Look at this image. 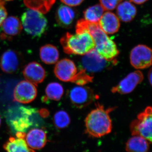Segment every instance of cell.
Segmentation results:
<instances>
[{"label":"cell","mask_w":152,"mask_h":152,"mask_svg":"<svg viewBox=\"0 0 152 152\" xmlns=\"http://www.w3.org/2000/svg\"><path fill=\"white\" fill-rule=\"evenodd\" d=\"M84 31L88 32L91 36L95 44L94 49L101 57L107 61L116 62L119 51L115 42L101 29L99 24L80 19L76 24V32Z\"/></svg>","instance_id":"6da1fadb"},{"label":"cell","mask_w":152,"mask_h":152,"mask_svg":"<svg viewBox=\"0 0 152 152\" xmlns=\"http://www.w3.org/2000/svg\"><path fill=\"white\" fill-rule=\"evenodd\" d=\"M113 108L105 109L99 103L85 120L86 132L94 137L99 138L108 134L112 129V122L110 113Z\"/></svg>","instance_id":"7a4b0ae2"},{"label":"cell","mask_w":152,"mask_h":152,"mask_svg":"<svg viewBox=\"0 0 152 152\" xmlns=\"http://www.w3.org/2000/svg\"><path fill=\"white\" fill-rule=\"evenodd\" d=\"M60 43L64 52L68 55L83 56L95 48L93 38L86 31L75 34L66 33L61 38Z\"/></svg>","instance_id":"3957f363"},{"label":"cell","mask_w":152,"mask_h":152,"mask_svg":"<svg viewBox=\"0 0 152 152\" xmlns=\"http://www.w3.org/2000/svg\"><path fill=\"white\" fill-rule=\"evenodd\" d=\"M37 112L36 109L23 106L10 109L7 113V122L16 133H25L34 125L31 118Z\"/></svg>","instance_id":"277c9868"},{"label":"cell","mask_w":152,"mask_h":152,"mask_svg":"<svg viewBox=\"0 0 152 152\" xmlns=\"http://www.w3.org/2000/svg\"><path fill=\"white\" fill-rule=\"evenodd\" d=\"M21 23L26 33L33 37H41L48 29V20L43 14L31 9L22 15Z\"/></svg>","instance_id":"5b68a950"},{"label":"cell","mask_w":152,"mask_h":152,"mask_svg":"<svg viewBox=\"0 0 152 152\" xmlns=\"http://www.w3.org/2000/svg\"><path fill=\"white\" fill-rule=\"evenodd\" d=\"M152 108L147 107L143 111L138 115L137 118L130 125V130L133 136H140L152 142Z\"/></svg>","instance_id":"8992f818"},{"label":"cell","mask_w":152,"mask_h":152,"mask_svg":"<svg viewBox=\"0 0 152 152\" xmlns=\"http://www.w3.org/2000/svg\"><path fill=\"white\" fill-rule=\"evenodd\" d=\"M69 96L72 103L79 108L87 107L98 98L89 87L79 85L71 89Z\"/></svg>","instance_id":"52a82bcc"},{"label":"cell","mask_w":152,"mask_h":152,"mask_svg":"<svg viewBox=\"0 0 152 152\" xmlns=\"http://www.w3.org/2000/svg\"><path fill=\"white\" fill-rule=\"evenodd\" d=\"M130 61L132 66L137 69L150 67L152 64L151 49L145 45H138L131 51Z\"/></svg>","instance_id":"ba28073f"},{"label":"cell","mask_w":152,"mask_h":152,"mask_svg":"<svg viewBox=\"0 0 152 152\" xmlns=\"http://www.w3.org/2000/svg\"><path fill=\"white\" fill-rule=\"evenodd\" d=\"M80 71L72 61L67 58L57 62L54 69L55 75L60 80L73 83L77 78Z\"/></svg>","instance_id":"9c48e42d"},{"label":"cell","mask_w":152,"mask_h":152,"mask_svg":"<svg viewBox=\"0 0 152 152\" xmlns=\"http://www.w3.org/2000/svg\"><path fill=\"white\" fill-rule=\"evenodd\" d=\"M37 91L36 85L28 81L19 82L14 90V101L22 104L31 102L37 97Z\"/></svg>","instance_id":"30bf717a"},{"label":"cell","mask_w":152,"mask_h":152,"mask_svg":"<svg viewBox=\"0 0 152 152\" xmlns=\"http://www.w3.org/2000/svg\"><path fill=\"white\" fill-rule=\"evenodd\" d=\"M144 76L140 70H137L129 74L117 86L112 88L113 93L127 94L132 92L136 87L142 82Z\"/></svg>","instance_id":"8fae6325"},{"label":"cell","mask_w":152,"mask_h":152,"mask_svg":"<svg viewBox=\"0 0 152 152\" xmlns=\"http://www.w3.org/2000/svg\"><path fill=\"white\" fill-rule=\"evenodd\" d=\"M83 56V69L87 73H96L102 71L107 66L108 63L110 62L101 57L95 49Z\"/></svg>","instance_id":"7c38bea8"},{"label":"cell","mask_w":152,"mask_h":152,"mask_svg":"<svg viewBox=\"0 0 152 152\" xmlns=\"http://www.w3.org/2000/svg\"><path fill=\"white\" fill-rule=\"evenodd\" d=\"M0 27V37L3 40L11 39L18 35L22 31L23 28L20 19L15 16L6 18Z\"/></svg>","instance_id":"4fadbf2b"},{"label":"cell","mask_w":152,"mask_h":152,"mask_svg":"<svg viewBox=\"0 0 152 152\" xmlns=\"http://www.w3.org/2000/svg\"><path fill=\"white\" fill-rule=\"evenodd\" d=\"M23 73L26 80L36 86L43 82L46 75L42 66L37 62H32L25 66Z\"/></svg>","instance_id":"5bb4252c"},{"label":"cell","mask_w":152,"mask_h":152,"mask_svg":"<svg viewBox=\"0 0 152 152\" xmlns=\"http://www.w3.org/2000/svg\"><path fill=\"white\" fill-rule=\"evenodd\" d=\"M26 133H16V137H11L4 145L6 152H35L26 142Z\"/></svg>","instance_id":"9a60e30c"},{"label":"cell","mask_w":152,"mask_h":152,"mask_svg":"<svg viewBox=\"0 0 152 152\" xmlns=\"http://www.w3.org/2000/svg\"><path fill=\"white\" fill-rule=\"evenodd\" d=\"M20 61V57L16 51L7 50L3 53L1 57L0 67L6 73H13L18 68Z\"/></svg>","instance_id":"2e32d148"},{"label":"cell","mask_w":152,"mask_h":152,"mask_svg":"<svg viewBox=\"0 0 152 152\" xmlns=\"http://www.w3.org/2000/svg\"><path fill=\"white\" fill-rule=\"evenodd\" d=\"M98 24L101 29L107 34L117 33L120 27L119 19L116 15L109 11L104 13Z\"/></svg>","instance_id":"e0dca14e"},{"label":"cell","mask_w":152,"mask_h":152,"mask_svg":"<svg viewBox=\"0 0 152 152\" xmlns=\"http://www.w3.org/2000/svg\"><path fill=\"white\" fill-rule=\"evenodd\" d=\"M25 139L28 145L34 150L42 148L47 142L46 133L38 128L30 130L26 134Z\"/></svg>","instance_id":"ac0fdd59"},{"label":"cell","mask_w":152,"mask_h":152,"mask_svg":"<svg viewBox=\"0 0 152 152\" xmlns=\"http://www.w3.org/2000/svg\"><path fill=\"white\" fill-rule=\"evenodd\" d=\"M76 16L75 10L66 5L60 6L56 13V19L58 24L61 27L66 28L72 27Z\"/></svg>","instance_id":"d6986e66"},{"label":"cell","mask_w":152,"mask_h":152,"mask_svg":"<svg viewBox=\"0 0 152 152\" xmlns=\"http://www.w3.org/2000/svg\"><path fill=\"white\" fill-rule=\"evenodd\" d=\"M117 17L124 22H129L134 18L137 13L135 6L131 2L122 1L117 7Z\"/></svg>","instance_id":"ffe728a7"},{"label":"cell","mask_w":152,"mask_h":152,"mask_svg":"<svg viewBox=\"0 0 152 152\" xmlns=\"http://www.w3.org/2000/svg\"><path fill=\"white\" fill-rule=\"evenodd\" d=\"M39 56L43 62L46 64H54L58 62L59 58V53L56 47L48 44L41 47Z\"/></svg>","instance_id":"44dd1931"},{"label":"cell","mask_w":152,"mask_h":152,"mask_svg":"<svg viewBox=\"0 0 152 152\" xmlns=\"http://www.w3.org/2000/svg\"><path fill=\"white\" fill-rule=\"evenodd\" d=\"M149 142L140 136H133L126 143L127 152H148L149 149Z\"/></svg>","instance_id":"7402d4cb"},{"label":"cell","mask_w":152,"mask_h":152,"mask_svg":"<svg viewBox=\"0 0 152 152\" xmlns=\"http://www.w3.org/2000/svg\"><path fill=\"white\" fill-rule=\"evenodd\" d=\"M56 0H23L28 8L46 14L50 10Z\"/></svg>","instance_id":"603a6c76"},{"label":"cell","mask_w":152,"mask_h":152,"mask_svg":"<svg viewBox=\"0 0 152 152\" xmlns=\"http://www.w3.org/2000/svg\"><path fill=\"white\" fill-rule=\"evenodd\" d=\"M104 11L100 4L90 7L84 12V19L90 23H98Z\"/></svg>","instance_id":"cb8c5ba5"},{"label":"cell","mask_w":152,"mask_h":152,"mask_svg":"<svg viewBox=\"0 0 152 152\" xmlns=\"http://www.w3.org/2000/svg\"><path fill=\"white\" fill-rule=\"evenodd\" d=\"M45 93L48 99L52 100L59 101L64 95V88L59 83L53 82L47 86Z\"/></svg>","instance_id":"d4e9b609"},{"label":"cell","mask_w":152,"mask_h":152,"mask_svg":"<svg viewBox=\"0 0 152 152\" xmlns=\"http://www.w3.org/2000/svg\"><path fill=\"white\" fill-rule=\"evenodd\" d=\"M53 122L55 126L58 129H64L69 125L71 119L66 112L64 110H60L55 113Z\"/></svg>","instance_id":"484cf974"},{"label":"cell","mask_w":152,"mask_h":152,"mask_svg":"<svg viewBox=\"0 0 152 152\" xmlns=\"http://www.w3.org/2000/svg\"><path fill=\"white\" fill-rule=\"evenodd\" d=\"M123 0H99L101 6L104 10L111 11L117 7V6L123 1Z\"/></svg>","instance_id":"4316f807"},{"label":"cell","mask_w":152,"mask_h":152,"mask_svg":"<svg viewBox=\"0 0 152 152\" xmlns=\"http://www.w3.org/2000/svg\"><path fill=\"white\" fill-rule=\"evenodd\" d=\"M7 12L5 7V3L0 0V26L7 16Z\"/></svg>","instance_id":"83f0119b"},{"label":"cell","mask_w":152,"mask_h":152,"mask_svg":"<svg viewBox=\"0 0 152 152\" xmlns=\"http://www.w3.org/2000/svg\"><path fill=\"white\" fill-rule=\"evenodd\" d=\"M61 1L66 5L73 7L79 6L83 3L84 0H61Z\"/></svg>","instance_id":"f1b7e54d"},{"label":"cell","mask_w":152,"mask_h":152,"mask_svg":"<svg viewBox=\"0 0 152 152\" xmlns=\"http://www.w3.org/2000/svg\"><path fill=\"white\" fill-rule=\"evenodd\" d=\"M148 0H130L131 1L137 4H142L146 2Z\"/></svg>","instance_id":"f546056e"},{"label":"cell","mask_w":152,"mask_h":152,"mask_svg":"<svg viewBox=\"0 0 152 152\" xmlns=\"http://www.w3.org/2000/svg\"><path fill=\"white\" fill-rule=\"evenodd\" d=\"M152 71L151 69H150L148 75V77L149 81L151 85H152Z\"/></svg>","instance_id":"4dcf8cb0"},{"label":"cell","mask_w":152,"mask_h":152,"mask_svg":"<svg viewBox=\"0 0 152 152\" xmlns=\"http://www.w3.org/2000/svg\"><path fill=\"white\" fill-rule=\"evenodd\" d=\"M1 117H0V126H1Z\"/></svg>","instance_id":"1f68e13d"},{"label":"cell","mask_w":152,"mask_h":152,"mask_svg":"<svg viewBox=\"0 0 152 152\" xmlns=\"http://www.w3.org/2000/svg\"><path fill=\"white\" fill-rule=\"evenodd\" d=\"M4 1H12V0H4Z\"/></svg>","instance_id":"d6a6232c"}]
</instances>
